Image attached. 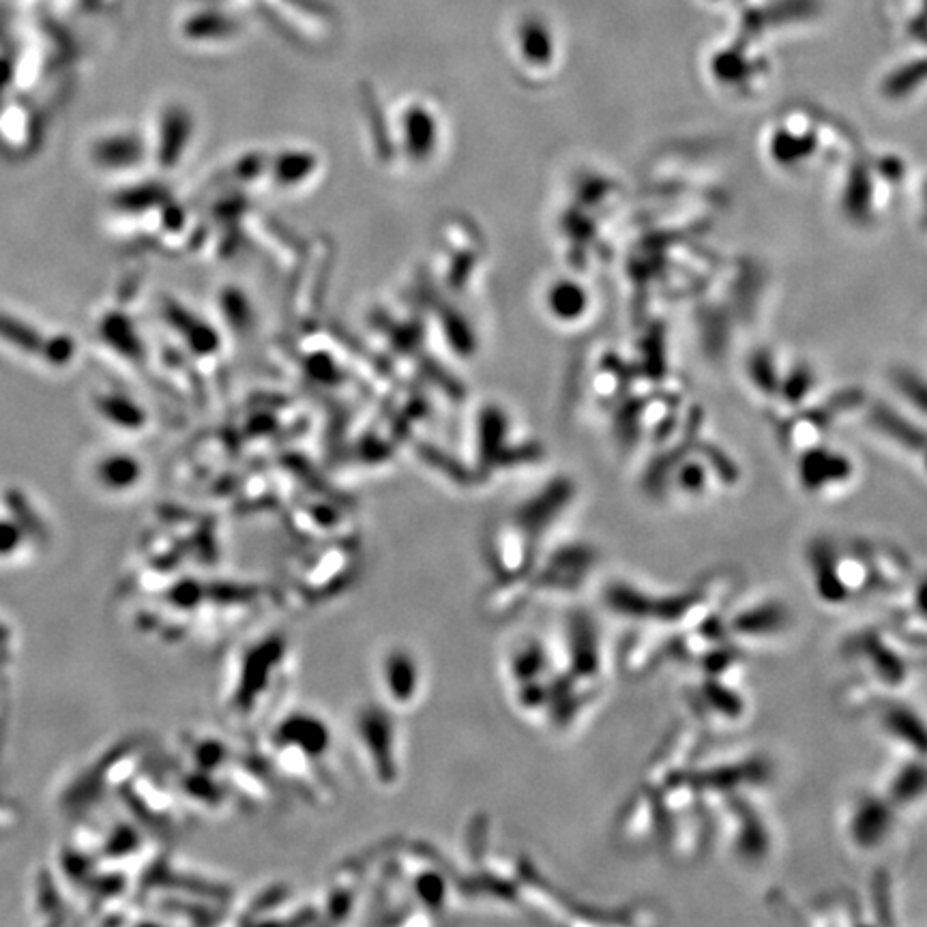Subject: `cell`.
I'll list each match as a JSON object with an SVG mask.
<instances>
[{
    "label": "cell",
    "mask_w": 927,
    "mask_h": 927,
    "mask_svg": "<svg viewBox=\"0 0 927 927\" xmlns=\"http://www.w3.org/2000/svg\"><path fill=\"white\" fill-rule=\"evenodd\" d=\"M912 651L915 649L891 634L885 625L859 629L842 644V655L859 664V676L885 694H893L912 679Z\"/></svg>",
    "instance_id": "1"
},
{
    "label": "cell",
    "mask_w": 927,
    "mask_h": 927,
    "mask_svg": "<svg viewBox=\"0 0 927 927\" xmlns=\"http://www.w3.org/2000/svg\"><path fill=\"white\" fill-rule=\"evenodd\" d=\"M702 803L713 816L715 831L717 827H724V835L728 837L732 852L743 863L758 865L769 859L773 848V833L767 818L760 814L758 805H754L747 792L726 794V797L717 799H702Z\"/></svg>",
    "instance_id": "2"
},
{
    "label": "cell",
    "mask_w": 927,
    "mask_h": 927,
    "mask_svg": "<svg viewBox=\"0 0 927 927\" xmlns=\"http://www.w3.org/2000/svg\"><path fill=\"white\" fill-rule=\"evenodd\" d=\"M601 556L586 541H571L550 552L543 550L531 571L533 597H571L593 578Z\"/></svg>",
    "instance_id": "3"
},
{
    "label": "cell",
    "mask_w": 927,
    "mask_h": 927,
    "mask_svg": "<svg viewBox=\"0 0 927 927\" xmlns=\"http://www.w3.org/2000/svg\"><path fill=\"white\" fill-rule=\"evenodd\" d=\"M558 670L567 672L571 679L586 685L606 687L603 674V640L595 616L586 610H576L567 616L563 655L558 659Z\"/></svg>",
    "instance_id": "4"
},
{
    "label": "cell",
    "mask_w": 927,
    "mask_h": 927,
    "mask_svg": "<svg viewBox=\"0 0 927 927\" xmlns=\"http://www.w3.org/2000/svg\"><path fill=\"white\" fill-rule=\"evenodd\" d=\"M897 809L882 792L865 790L850 801L844 833L850 846L859 852H876L885 846L895 831Z\"/></svg>",
    "instance_id": "5"
},
{
    "label": "cell",
    "mask_w": 927,
    "mask_h": 927,
    "mask_svg": "<svg viewBox=\"0 0 927 927\" xmlns=\"http://www.w3.org/2000/svg\"><path fill=\"white\" fill-rule=\"evenodd\" d=\"M771 777L773 764L762 756L717 762L704 769H691V782L696 784L702 799H717L737 792L749 794L767 786Z\"/></svg>",
    "instance_id": "6"
},
{
    "label": "cell",
    "mask_w": 927,
    "mask_h": 927,
    "mask_svg": "<svg viewBox=\"0 0 927 927\" xmlns=\"http://www.w3.org/2000/svg\"><path fill=\"white\" fill-rule=\"evenodd\" d=\"M687 702L702 730L737 726L749 713L743 685H732L711 676H702L696 687L687 689Z\"/></svg>",
    "instance_id": "7"
},
{
    "label": "cell",
    "mask_w": 927,
    "mask_h": 927,
    "mask_svg": "<svg viewBox=\"0 0 927 927\" xmlns=\"http://www.w3.org/2000/svg\"><path fill=\"white\" fill-rule=\"evenodd\" d=\"M702 743L704 732L696 721L672 728V732L664 739V743L659 745L649 764H646L642 786L655 792L666 782H670L672 777L689 773L696 767Z\"/></svg>",
    "instance_id": "8"
},
{
    "label": "cell",
    "mask_w": 927,
    "mask_h": 927,
    "mask_svg": "<svg viewBox=\"0 0 927 927\" xmlns=\"http://www.w3.org/2000/svg\"><path fill=\"white\" fill-rule=\"evenodd\" d=\"M485 548H488L485 558H488L496 580L528 576L543 552V548L537 546L511 518L494 526Z\"/></svg>",
    "instance_id": "9"
},
{
    "label": "cell",
    "mask_w": 927,
    "mask_h": 927,
    "mask_svg": "<svg viewBox=\"0 0 927 927\" xmlns=\"http://www.w3.org/2000/svg\"><path fill=\"white\" fill-rule=\"evenodd\" d=\"M792 612L782 599H762L726 614V631L732 642H767L790 629Z\"/></svg>",
    "instance_id": "10"
},
{
    "label": "cell",
    "mask_w": 927,
    "mask_h": 927,
    "mask_svg": "<svg viewBox=\"0 0 927 927\" xmlns=\"http://www.w3.org/2000/svg\"><path fill=\"white\" fill-rule=\"evenodd\" d=\"M657 833L659 809L655 794L640 784L618 809L614 840L625 848H649L657 846Z\"/></svg>",
    "instance_id": "11"
},
{
    "label": "cell",
    "mask_w": 927,
    "mask_h": 927,
    "mask_svg": "<svg viewBox=\"0 0 927 927\" xmlns=\"http://www.w3.org/2000/svg\"><path fill=\"white\" fill-rule=\"evenodd\" d=\"M573 500V490L567 481H558L552 488L539 492L535 498L528 500L522 507L515 509L511 520L531 537L537 546H546L552 528L563 518Z\"/></svg>",
    "instance_id": "12"
},
{
    "label": "cell",
    "mask_w": 927,
    "mask_h": 927,
    "mask_svg": "<svg viewBox=\"0 0 927 927\" xmlns=\"http://www.w3.org/2000/svg\"><path fill=\"white\" fill-rule=\"evenodd\" d=\"M859 546L867 558V565L872 569L876 595L895 597L908 588L912 582L921 576H915V565L912 558L897 546L885 541H872V539H857Z\"/></svg>",
    "instance_id": "13"
},
{
    "label": "cell",
    "mask_w": 927,
    "mask_h": 927,
    "mask_svg": "<svg viewBox=\"0 0 927 927\" xmlns=\"http://www.w3.org/2000/svg\"><path fill=\"white\" fill-rule=\"evenodd\" d=\"M378 683L393 706H415L423 694V670L415 653L408 649L387 651L380 659Z\"/></svg>",
    "instance_id": "14"
},
{
    "label": "cell",
    "mask_w": 927,
    "mask_h": 927,
    "mask_svg": "<svg viewBox=\"0 0 927 927\" xmlns=\"http://www.w3.org/2000/svg\"><path fill=\"white\" fill-rule=\"evenodd\" d=\"M872 713H876L880 732L885 734L891 743L902 747L904 752H908V756H925L923 717L912 709V706L889 700L885 696L874 706Z\"/></svg>",
    "instance_id": "15"
},
{
    "label": "cell",
    "mask_w": 927,
    "mask_h": 927,
    "mask_svg": "<svg viewBox=\"0 0 927 927\" xmlns=\"http://www.w3.org/2000/svg\"><path fill=\"white\" fill-rule=\"evenodd\" d=\"M672 631L657 625H638L634 636H629L621 651V668L629 676H642L659 668L670 655Z\"/></svg>",
    "instance_id": "16"
},
{
    "label": "cell",
    "mask_w": 927,
    "mask_h": 927,
    "mask_svg": "<svg viewBox=\"0 0 927 927\" xmlns=\"http://www.w3.org/2000/svg\"><path fill=\"white\" fill-rule=\"evenodd\" d=\"M835 550L837 541L831 537H816L805 548V561L809 565V578H812L814 595L822 606L842 608L848 606L850 599L837 580L835 573Z\"/></svg>",
    "instance_id": "17"
},
{
    "label": "cell",
    "mask_w": 927,
    "mask_h": 927,
    "mask_svg": "<svg viewBox=\"0 0 927 927\" xmlns=\"http://www.w3.org/2000/svg\"><path fill=\"white\" fill-rule=\"evenodd\" d=\"M507 679L513 687H520L533 681L552 676L556 668V657L550 646L539 638H526L518 642L507 655Z\"/></svg>",
    "instance_id": "18"
},
{
    "label": "cell",
    "mask_w": 927,
    "mask_h": 927,
    "mask_svg": "<svg viewBox=\"0 0 927 927\" xmlns=\"http://www.w3.org/2000/svg\"><path fill=\"white\" fill-rule=\"evenodd\" d=\"M882 794L897 809V814L917 807L925 799V762L923 756H908L889 775Z\"/></svg>",
    "instance_id": "19"
},
{
    "label": "cell",
    "mask_w": 927,
    "mask_h": 927,
    "mask_svg": "<svg viewBox=\"0 0 927 927\" xmlns=\"http://www.w3.org/2000/svg\"><path fill=\"white\" fill-rule=\"evenodd\" d=\"M852 473L850 462L844 455L829 451H812L805 453L799 466V479L803 490L809 494H818L833 485L844 483Z\"/></svg>",
    "instance_id": "20"
},
{
    "label": "cell",
    "mask_w": 927,
    "mask_h": 927,
    "mask_svg": "<svg viewBox=\"0 0 927 927\" xmlns=\"http://www.w3.org/2000/svg\"><path fill=\"white\" fill-rule=\"evenodd\" d=\"M603 603L616 616H623L636 625H651L655 593L638 584L616 580L603 593Z\"/></svg>",
    "instance_id": "21"
},
{
    "label": "cell",
    "mask_w": 927,
    "mask_h": 927,
    "mask_svg": "<svg viewBox=\"0 0 927 927\" xmlns=\"http://www.w3.org/2000/svg\"><path fill=\"white\" fill-rule=\"evenodd\" d=\"M807 923L814 925H857L865 923L861 917V904L850 891H831L820 895L809 908Z\"/></svg>",
    "instance_id": "22"
},
{
    "label": "cell",
    "mask_w": 927,
    "mask_h": 927,
    "mask_svg": "<svg viewBox=\"0 0 927 927\" xmlns=\"http://www.w3.org/2000/svg\"><path fill=\"white\" fill-rule=\"evenodd\" d=\"M674 490L687 498H700L709 490V468L696 462H685L674 473Z\"/></svg>",
    "instance_id": "23"
},
{
    "label": "cell",
    "mask_w": 927,
    "mask_h": 927,
    "mask_svg": "<svg viewBox=\"0 0 927 927\" xmlns=\"http://www.w3.org/2000/svg\"><path fill=\"white\" fill-rule=\"evenodd\" d=\"M872 912L876 923H895L893 919V885H891V876L885 872H880L874 882H872Z\"/></svg>",
    "instance_id": "24"
},
{
    "label": "cell",
    "mask_w": 927,
    "mask_h": 927,
    "mask_svg": "<svg viewBox=\"0 0 927 927\" xmlns=\"http://www.w3.org/2000/svg\"><path fill=\"white\" fill-rule=\"evenodd\" d=\"M0 337H3V340H7V342H11L13 346L24 348V350H37L39 348V335L33 329H28L24 322H20L16 318H9L5 314H0Z\"/></svg>",
    "instance_id": "25"
}]
</instances>
